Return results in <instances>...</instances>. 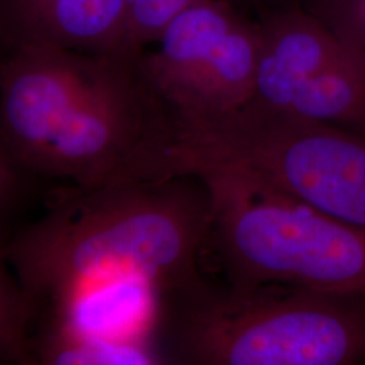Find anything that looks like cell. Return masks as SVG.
Here are the masks:
<instances>
[{
  "mask_svg": "<svg viewBox=\"0 0 365 365\" xmlns=\"http://www.w3.org/2000/svg\"><path fill=\"white\" fill-rule=\"evenodd\" d=\"M42 178L15 158L0 152V220L1 242L10 235V226L26 206L36 188V180Z\"/></svg>",
  "mask_w": 365,
  "mask_h": 365,
  "instance_id": "obj_13",
  "label": "cell"
},
{
  "mask_svg": "<svg viewBox=\"0 0 365 365\" xmlns=\"http://www.w3.org/2000/svg\"><path fill=\"white\" fill-rule=\"evenodd\" d=\"M145 52V66L176 126L235 113L250 102L259 68V19L229 0L179 14Z\"/></svg>",
  "mask_w": 365,
  "mask_h": 365,
  "instance_id": "obj_6",
  "label": "cell"
},
{
  "mask_svg": "<svg viewBox=\"0 0 365 365\" xmlns=\"http://www.w3.org/2000/svg\"><path fill=\"white\" fill-rule=\"evenodd\" d=\"M211 199L207 249L226 284L365 294V232L248 178L200 172Z\"/></svg>",
  "mask_w": 365,
  "mask_h": 365,
  "instance_id": "obj_5",
  "label": "cell"
},
{
  "mask_svg": "<svg viewBox=\"0 0 365 365\" xmlns=\"http://www.w3.org/2000/svg\"><path fill=\"white\" fill-rule=\"evenodd\" d=\"M0 363L33 365L31 337L37 304L1 261L0 271Z\"/></svg>",
  "mask_w": 365,
  "mask_h": 365,
  "instance_id": "obj_10",
  "label": "cell"
},
{
  "mask_svg": "<svg viewBox=\"0 0 365 365\" xmlns=\"http://www.w3.org/2000/svg\"><path fill=\"white\" fill-rule=\"evenodd\" d=\"M3 49L48 45L90 54L135 51L126 0H0Z\"/></svg>",
  "mask_w": 365,
  "mask_h": 365,
  "instance_id": "obj_7",
  "label": "cell"
},
{
  "mask_svg": "<svg viewBox=\"0 0 365 365\" xmlns=\"http://www.w3.org/2000/svg\"><path fill=\"white\" fill-rule=\"evenodd\" d=\"M248 178L365 232V135L247 103L182 123L167 176Z\"/></svg>",
  "mask_w": 365,
  "mask_h": 365,
  "instance_id": "obj_4",
  "label": "cell"
},
{
  "mask_svg": "<svg viewBox=\"0 0 365 365\" xmlns=\"http://www.w3.org/2000/svg\"><path fill=\"white\" fill-rule=\"evenodd\" d=\"M229 1H232L241 10L255 15L256 18L262 14L300 3V0H229Z\"/></svg>",
  "mask_w": 365,
  "mask_h": 365,
  "instance_id": "obj_14",
  "label": "cell"
},
{
  "mask_svg": "<svg viewBox=\"0 0 365 365\" xmlns=\"http://www.w3.org/2000/svg\"><path fill=\"white\" fill-rule=\"evenodd\" d=\"M211 199L195 175L73 185L48 212L1 244V261L33 297L37 312L86 292L126 284L160 298L205 282Z\"/></svg>",
  "mask_w": 365,
  "mask_h": 365,
  "instance_id": "obj_2",
  "label": "cell"
},
{
  "mask_svg": "<svg viewBox=\"0 0 365 365\" xmlns=\"http://www.w3.org/2000/svg\"><path fill=\"white\" fill-rule=\"evenodd\" d=\"M30 351L33 365L163 364L150 345L90 339L53 329L36 330Z\"/></svg>",
  "mask_w": 365,
  "mask_h": 365,
  "instance_id": "obj_9",
  "label": "cell"
},
{
  "mask_svg": "<svg viewBox=\"0 0 365 365\" xmlns=\"http://www.w3.org/2000/svg\"><path fill=\"white\" fill-rule=\"evenodd\" d=\"M209 0H126L129 45L146 51L157 43L170 22L184 10Z\"/></svg>",
  "mask_w": 365,
  "mask_h": 365,
  "instance_id": "obj_11",
  "label": "cell"
},
{
  "mask_svg": "<svg viewBox=\"0 0 365 365\" xmlns=\"http://www.w3.org/2000/svg\"><path fill=\"white\" fill-rule=\"evenodd\" d=\"M365 66V0H300Z\"/></svg>",
  "mask_w": 365,
  "mask_h": 365,
  "instance_id": "obj_12",
  "label": "cell"
},
{
  "mask_svg": "<svg viewBox=\"0 0 365 365\" xmlns=\"http://www.w3.org/2000/svg\"><path fill=\"white\" fill-rule=\"evenodd\" d=\"M153 345L170 365H363L365 294L205 280L161 298Z\"/></svg>",
  "mask_w": 365,
  "mask_h": 365,
  "instance_id": "obj_3",
  "label": "cell"
},
{
  "mask_svg": "<svg viewBox=\"0 0 365 365\" xmlns=\"http://www.w3.org/2000/svg\"><path fill=\"white\" fill-rule=\"evenodd\" d=\"M276 111L365 135V66L352 56L322 68Z\"/></svg>",
  "mask_w": 365,
  "mask_h": 365,
  "instance_id": "obj_8",
  "label": "cell"
},
{
  "mask_svg": "<svg viewBox=\"0 0 365 365\" xmlns=\"http://www.w3.org/2000/svg\"><path fill=\"white\" fill-rule=\"evenodd\" d=\"M145 52L90 54L48 45L0 66V152L42 178L91 188L164 179L176 123Z\"/></svg>",
  "mask_w": 365,
  "mask_h": 365,
  "instance_id": "obj_1",
  "label": "cell"
}]
</instances>
